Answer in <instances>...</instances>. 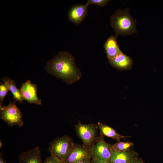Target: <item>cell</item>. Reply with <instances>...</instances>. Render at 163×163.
<instances>
[{
    "instance_id": "cell-9",
    "label": "cell",
    "mask_w": 163,
    "mask_h": 163,
    "mask_svg": "<svg viewBox=\"0 0 163 163\" xmlns=\"http://www.w3.org/2000/svg\"><path fill=\"white\" fill-rule=\"evenodd\" d=\"M88 5L78 4L72 5L68 11V18L69 21L78 25L82 23L88 14Z\"/></svg>"
},
{
    "instance_id": "cell-11",
    "label": "cell",
    "mask_w": 163,
    "mask_h": 163,
    "mask_svg": "<svg viewBox=\"0 0 163 163\" xmlns=\"http://www.w3.org/2000/svg\"><path fill=\"white\" fill-rule=\"evenodd\" d=\"M19 163H43L41 150L38 146L24 152L18 156Z\"/></svg>"
},
{
    "instance_id": "cell-23",
    "label": "cell",
    "mask_w": 163,
    "mask_h": 163,
    "mask_svg": "<svg viewBox=\"0 0 163 163\" xmlns=\"http://www.w3.org/2000/svg\"><path fill=\"white\" fill-rule=\"evenodd\" d=\"M0 163H7L3 158L2 154V153H0Z\"/></svg>"
},
{
    "instance_id": "cell-17",
    "label": "cell",
    "mask_w": 163,
    "mask_h": 163,
    "mask_svg": "<svg viewBox=\"0 0 163 163\" xmlns=\"http://www.w3.org/2000/svg\"><path fill=\"white\" fill-rule=\"evenodd\" d=\"M8 91V87L5 83H0V102L2 103L3 106V100Z\"/></svg>"
},
{
    "instance_id": "cell-7",
    "label": "cell",
    "mask_w": 163,
    "mask_h": 163,
    "mask_svg": "<svg viewBox=\"0 0 163 163\" xmlns=\"http://www.w3.org/2000/svg\"><path fill=\"white\" fill-rule=\"evenodd\" d=\"M24 100L30 104H41V100L37 95V85L28 80L22 83L19 89Z\"/></svg>"
},
{
    "instance_id": "cell-10",
    "label": "cell",
    "mask_w": 163,
    "mask_h": 163,
    "mask_svg": "<svg viewBox=\"0 0 163 163\" xmlns=\"http://www.w3.org/2000/svg\"><path fill=\"white\" fill-rule=\"evenodd\" d=\"M138 154L131 149L122 152L112 151L108 162L109 163H129L136 159Z\"/></svg>"
},
{
    "instance_id": "cell-12",
    "label": "cell",
    "mask_w": 163,
    "mask_h": 163,
    "mask_svg": "<svg viewBox=\"0 0 163 163\" xmlns=\"http://www.w3.org/2000/svg\"><path fill=\"white\" fill-rule=\"evenodd\" d=\"M117 38L112 35L107 39L104 44V48L109 59H113L122 53L118 44Z\"/></svg>"
},
{
    "instance_id": "cell-20",
    "label": "cell",
    "mask_w": 163,
    "mask_h": 163,
    "mask_svg": "<svg viewBox=\"0 0 163 163\" xmlns=\"http://www.w3.org/2000/svg\"><path fill=\"white\" fill-rule=\"evenodd\" d=\"M129 163H145L141 158L138 157L136 159L131 161Z\"/></svg>"
},
{
    "instance_id": "cell-4",
    "label": "cell",
    "mask_w": 163,
    "mask_h": 163,
    "mask_svg": "<svg viewBox=\"0 0 163 163\" xmlns=\"http://www.w3.org/2000/svg\"><path fill=\"white\" fill-rule=\"evenodd\" d=\"M76 133L83 142V145L90 150L98 139L97 125L83 124L79 122L75 125Z\"/></svg>"
},
{
    "instance_id": "cell-1",
    "label": "cell",
    "mask_w": 163,
    "mask_h": 163,
    "mask_svg": "<svg viewBox=\"0 0 163 163\" xmlns=\"http://www.w3.org/2000/svg\"><path fill=\"white\" fill-rule=\"evenodd\" d=\"M44 69L48 73L69 85L78 81L81 77V73L76 66L75 57L67 51L59 52L47 62Z\"/></svg>"
},
{
    "instance_id": "cell-22",
    "label": "cell",
    "mask_w": 163,
    "mask_h": 163,
    "mask_svg": "<svg viewBox=\"0 0 163 163\" xmlns=\"http://www.w3.org/2000/svg\"><path fill=\"white\" fill-rule=\"evenodd\" d=\"M91 163H109L108 162L100 160H94L91 159Z\"/></svg>"
},
{
    "instance_id": "cell-15",
    "label": "cell",
    "mask_w": 163,
    "mask_h": 163,
    "mask_svg": "<svg viewBox=\"0 0 163 163\" xmlns=\"http://www.w3.org/2000/svg\"><path fill=\"white\" fill-rule=\"evenodd\" d=\"M0 80L3 81L7 86L9 90L13 94V99L18 101L20 104H22L24 100L19 89L17 87L15 81L7 76L3 77Z\"/></svg>"
},
{
    "instance_id": "cell-3",
    "label": "cell",
    "mask_w": 163,
    "mask_h": 163,
    "mask_svg": "<svg viewBox=\"0 0 163 163\" xmlns=\"http://www.w3.org/2000/svg\"><path fill=\"white\" fill-rule=\"evenodd\" d=\"M74 144L69 136L64 135L57 138L50 142L47 150L51 156L64 163Z\"/></svg>"
},
{
    "instance_id": "cell-24",
    "label": "cell",
    "mask_w": 163,
    "mask_h": 163,
    "mask_svg": "<svg viewBox=\"0 0 163 163\" xmlns=\"http://www.w3.org/2000/svg\"><path fill=\"white\" fill-rule=\"evenodd\" d=\"M3 144L1 140H0V149H1Z\"/></svg>"
},
{
    "instance_id": "cell-21",
    "label": "cell",
    "mask_w": 163,
    "mask_h": 163,
    "mask_svg": "<svg viewBox=\"0 0 163 163\" xmlns=\"http://www.w3.org/2000/svg\"><path fill=\"white\" fill-rule=\"evenodd\" d=\"M91 158H85L77 163H91Z\"/></svg>"
},
{
    "instance_id": "cell-16",
    "label": "cell",
    "mask_w": 163,
    "mask_h": 163,
    "mask_svg": "<svg viewBox=\"0 0 163 163\" xmlns=\"http://www.w3.org/2000/svg\"><path fill=\"white\" fill-rule=\"evenodd\" d=\"M134 146V143L129 141L126 142H118L111 145L113 151L118 152L129 150Z\"/></svg>"
},
{
    "instance_id": "cell-13",
    "label": "cell",
    "mask_w": 163,
    "mask_h": 163,
    "mask_svg": "<svg viewBox=\"0 0 163 163\" xmlns=\"http://www.w3.org/2000/svg\"><path fill=\"white\" fill-rule=\"evenodd\" d=\"M111 65L120 70H130L133 65L132 59L123 53L116 57L109 59Z\"/></svg>"
},
{
    "instance_id": "cell-19",
    "label": "cell",
    "mask_w": 163,
    "mask_h": 163,
    "mask_svg": "<svg viewBox=\"0 0 163 163\" xmlns=\"http://www.w3.org/2000/svg\"><path fill=\"white\" fill-rule=\"evenodd\" d=\"M43 163H64L55 157L50 156L46 157Z\"/></svg>"
},
{
    "instance_id": "cell-2",
    "label": "cell",
    "mask_w": 163,
    "mask_h": 163,
    "mask_svg": "<svg viewBox=\"0 0 163 163\" xmlns=\"http://www.w3.org/2000/svg\"><path fill=\"white\" fill-rule=\"evenodd\" d=\"M110 21L117 37L119 35L126 36L137 32L136 21L130 14L129 8L117 10L110 17Z\"/></svg>"
},
{
    "instance_id": "cell-8",
    "label": "cell",
    "mask_w": 163,
    "mask_h": 163,
    "mask_svg": "<svg viewBox=\"0 0 163 163\" xmlns=\"http://www.w3.org/2000/svg\"><path fill=\"white\" fill-rule=\"evenodd\" d=\"M88 157L91 158L90 150L83 145L74 143L64 163H77Z\"/></svg>"
},
{
    "instance_id": "cell-18",
    "label": "cell",
    "mask_w": 163,
    "mask_h": 163,
    "mask_svg": "<svg viewBox=\"0 0 163 163\" xmlns=\"http://www.w3.org/2000/svg\"><path fill=\"white\" fill-rule=\"evenodd\" d=\"M110 1L109 0H88L86 4L88 5L94 4L100 7H103L107 5Z\"/></svg>"
},
{
    "instance_id": "cell-14",
    "label": "cell",
    "mask_w": 163,
    "mask_h": 163,
    "mask_svg": "<svg viewBox=\"0 0 163 163\" xmlns=\"http://www.w3.org/2000/svg\"><path fill=\"white\" fill-rule=\"evenodd\" d=\"M97 126L99 130L100 136L110 137L118 142H120L121 139H125L131 137L130 136H125L120 134L112 127L101 122H98Z\"/></svg>"
},
{
    "instance_id": "cell-6",
    "label": "cell",
    "mask_w": 163,
    "mask_h": 163,
    "mask_svg": "<svg viewBox=\"0 0 163 163\" xmlns=\"http://www.w3.org/2000/svg\"><path fill=\"white\" fill-rule=\"evenodd\" d=\"M112 151L111 145L105 141L104 137L100 136L90 149L91 158L93 160L108 162Z\"/></svg>"
},
{
    "instance_id": "cell-5",
    "label": "cell",
    "mask_w": 163,
    "mask_h": 163,
    "mask_svg": "<svg viewBox=\"0 0 163 163\" xmlns=\"http://www.w3.org/2000/svg\"><path fill=\"white\" fill-rule=\"evenodd\" d=\"M16 101H10L7 106L3 107L0 102V118L11 126L18 125L22 127L24 124L22 113L15 104Z\"/></svg>"
}]
</instances>
